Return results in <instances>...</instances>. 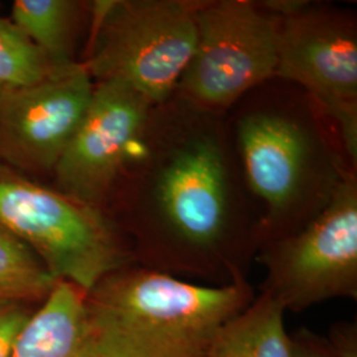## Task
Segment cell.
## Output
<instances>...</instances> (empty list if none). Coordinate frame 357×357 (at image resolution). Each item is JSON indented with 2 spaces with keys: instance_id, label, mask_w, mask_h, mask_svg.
<instances>
[{
  "instance_id": "1",
  "label": "cell",
  "mask_w": 357,
  "mask_h": 357,
  "mask_svg": "<svg viewBox=\"0 0 357 357\" xmlns=\"http://www.w3.org/2000/svg\"><path fill=\"white\" fill-rule=\"evenodd\" d=\"M112 203L137 265L178 278L243 281L261 246L227 114L178 93L153 106Z\"/></svg>"
},
{
  "instance_id": "14",
  "label": "cell",
  "mask_w": 357,
  "mask_h": 357,
  "mask_svg": "<svg viewBox=\"0 0 357 357\" xmlns=\"http://www.w3.org/2000/svg\"><path fill=\"white\" fill-rule=\"evenodd\" d=\"M56 282L36 255L0 229V301L44 299Z\"/></svg>"
},
{
  "instance_id": "6",
  "label": "cell",
  "mask_w": 357,
  "mask_h": 357,
  "mask_svg": "<svg viewBox=\"0 0 357 357\" xmlns=\"http://www.w3.org/2000/svg\"><path fill=\"white\" fill-rule=\"evenodd\" d=\"M264 3L282 19L275 78L306 93L357 167L356 15L307 0Z\"/></svg>"
},
{
  "instance_id": "5",
  "label": "cell",
  "mask_w": 357,
  "mask_h": 357,
  "mask_svg": "<svg viewBox=\"0 0 357 357\" xmlns=\"http://www.w3.org/2000/svg\"><path fill=\"white\" fill-rule=\"evenodd\" d=\"M202 0L90 3L89 44L81 64L94 84L114 81L153 106L171 98L196 43Z\"/></svg>"
},
{
  "instance_id": "10",
  "label": "cell",
  "mask_w": 357,
  "mask_h": 357,
  "mask_svg": "<svg viewBox=\"0 0 357 357\" xmlns=\"http://www.w3.org/2000/svg\"><path fill=\"white\" fill-rule=\"evenodd\" d=\"M93 90L79 61L35 84L1 88L0 165L20 174H53Z\"/></svg>"
},
{
  "instance_id": "12",
  "label": "cell",
  "mask_w": 357,
  "mask_h": 357,
  "mask_svg": "<svg viewBox=\"0 0 357 357\" xmlns=\"http://www.w3.org/2000/svg\"><path fill=\"white\" fill-rule=\"evenodd\" d=\"M283 315L278 302L259 294L220 330L206 357H294Z\"/></svg>"
},
{
  "instance_id": "18",
  "label": "cell",
  "mask_w": 357,
  "mask_h": 357,
  "mask_svg": "<svg viewBox=\"0 0 357 357\" xmlns=\"http://www.w3.org/2000/svg\"><path fill=\"white\" fill-rule=\"evenodd\" d=\"M294 357H333L327 339H323L314 332L299 330L291 336Z\"/></svg>"
},
{
  "instance_id": "19",
  "label": "cell",
  "mask_w": 357,
  "mask_h": 357,
  "mask_svg": "<svg viewBox=\"0 0 357 357\" xmlns=\"http://www.w3.org/2000/svg\"><path fill=\"white\" fill-rule=\"evenodd\" d=\"M0 89H1V88H0Z\"/></svg>"
},
{
  "instance_id": "7",
  "label": "cell",
  "mask_w": 357,
  "mask_h": 357,
  "mask_svg": "<svg viewBox=\"0 0 357 357\" xmlns=\"http://www.w3.org/2000/svg\"><path fill=\"white\" fill-rule=\"evenodd\" d=\"M281 22L264 1L202 0L195 48L175 93L227 114L249 91L275 78Z\"/></svg>"
},
{
  "instance_id": "8",
  "label": "cell",
  "mask_w": 357,
  "mask_h": 357,
  "mask_svg": "<svg viewBox=\"0 0 357 357\" xmlns=\"http://www.w3.org/2000/svg\"><path fill=\"white\" fill-rule=\"evenodd\" d=\"M255 258L266 270L261 293L284 311L357 299V172L303 229L264 243Z\"/></svg>"
},
{
  "instance_id": "16",
  "label": "cell",
  "mask_w": 357,
  "mask_h": 357,
  "mask_svg": "<svg viewBox=\"0 0 357 357\" xmlns=\"http://www.w3.org/2000/svg\"><path fill=\"white\" fill-rule=\"evenodd\" d=\"M31 315L23 302L0 301V357H13L19 336Z\"/></svg>"
},
{
  "instance_id": "17",
  "label": "cell",
  "mask_w": 357,
  "mask_h": 357,
  "mask_svg": "<svg viewBox=\"0 0 357 357\" xmlns=\"http://www.w3.org/2000/svg\"><path fill=\"white\" fill-rule=\"evenodd\" d=\"M333 357H357V327L355 323H337L327 339Z\"/></svg>"
},
{
  "instance_id": "2",
  "label": "cell",
  "mask_w": 357,
  "mask_h": 357,
  "mask_svg": "<svg viewBox=\"0 0 357 357\" xmlns=\"http://www.w3.org/2000/svg\"><path fill=\"white\" fill-rule=\"evenodd\" d=\"M227 123L261 246L303 229L356 172L331 123L290 82L271 78L249 91Z\"/></svg>"
},
{
  "instance_id": "15",
  "label": "cell",
  "mask_w": 357,
  "mask_h": 357,
  "mask_svg": "<svg viewBox=\"0 0 357 357\" xmlns=\"http://www.w3.org/2000/svg\"><path fill=\"white\" fill-rule=\"evenodd\" d=\"M63 68L53 64L11 20L0 17V88L31 85Z\"/></svg>"
},
{
  "instance_id": "13",
  "label": "cell",
  "mask_w": 357,
  "mask_h": 357,
  "mask_svg": "<svg viewBox=\"0 0 357 357\" xmlns=\"http://www.w3.org/2000/svg\"><path fill=\"white\" fill-rule=\"evenodd\" d=\"M90 3L75 0H16L11 22L57 66L78 63L76 40Z\"/></svg>"
},
{
  "instance_id": "9",
  "label": "cell",
  "mask_w": 357,
  "mask_h": 357,
  "mask_svg": "<svg viewBox=\"0 0 357 357\" xmlns=\"http://www.w3.org/2000/svg\"><path fill=\"white\" fill-rule=\"evenodd\" d=\"M153 107L125 84H94L89 106L53 169L57 190L106 211Z\"/></svg>"
},
{
  "instance_id": "3",
  "label": "cell",
  "mask_w": 357,
  "mask_h": 357,
  "mask_svg": "<svg viewBox=\"0 0 357 357\" xmlns=\"http://www.w3.org/2000/svg\"><path fill=\"white\" fill-rule=\"evenodd\" d=\"M255 298L248 280L200 284L135 264L98 282L86 311L101 357H206Z\"/></svg>"
},
{
  "instance_id": "4",
  "label": "cell",
  "mask_w": 357,
  "mask_h": 357,
  "mask_svg": "<svg viewBox=\"0 0 357 357\" xmlns=\"http://www.w3.org/2000/svg\"><path fill=\"white\" fill-rule=\"evenodd\" d=\"M0 229L38 257L56 281L85 293L135 265L128 236L105 209L0 165Z\"/></svg>"
},
{
  "instance_id": "11",
  "label": "cell",
  "mask_w": 357,
  "mask_h": 357,
  "mask_svg": "<svg viewBox=\"0 0 357 357\" xmlns=\"http://www.w3.org/2000/svg\"><path fill=\"white\" fill-rule=\"evenodd\" d=\"M13 357H101L90 327L86 293L56 282L26 321Z\"/></svg>"
}]
</instances>
